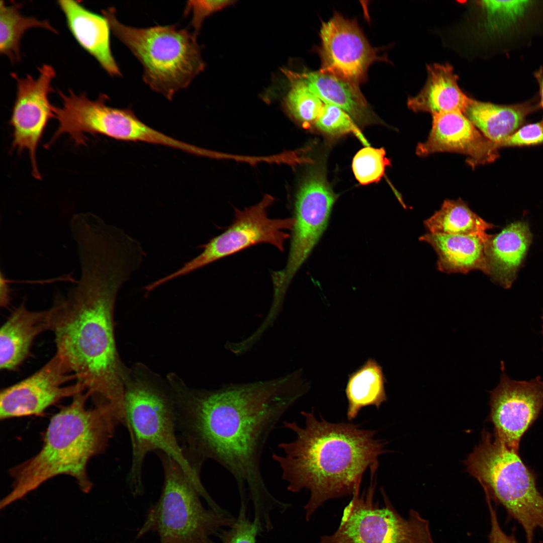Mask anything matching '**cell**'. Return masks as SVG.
<instances>
[{
    "mask_svg": "<svg viewBox=\"0 0 543 543\" xmlns=\"http://www.w3.org/2000/svg\"><path fill=\"white\" fill-rule=\"evenodd\" d=\"M309 389L297 370L267 380L178 392L176 433L187 459L200 474L208 460L220 465L234 479L240 499L252 502L254 516H268L282 501L266 484L262 453L279 422Z\"/></svg>",
    "mask_w": 543,
    "mask_h": 543,
    "instance_id": "cell-1",
    "label": "cell"
},
{
    "mask_svg": "<svg viewBox=\"0 0 543 543\" xmlns=\"http://www.w3.org/2000/svg\"><path fill=\"white\" fill-rule=\"evenodd\" d=\"M76 286L57 294L51 330L56 352L94 403L124 412V375L115 342L114 311L118 292L130 275L121 264L95 258L80 264Z\"/></svg>",
    "mask_w": 543,
    "mask_h": 543,
    "instance_id": "cell-2",
    "label": "cell"
},
{
    "mask_svg": "<svg viewBox=\"0 0 543 543\" xmlns=\"http://www.w3.org/2000/svg\"><path fill=\"white\" fill-rule=\"evenodd\" d=\"M304 426L283 421L284 428L295 434L291 441L278 444L282 455L272 454L281 469L288 491L310 492L304 506L309 520L328 500L353 495L363 475L378 469V458L386 452V442L376 439V431L360 429L349 423H331L313 411H302Z\"/></svg>",
    "mask_w": 543,
    "mask_h": 543,
    "instance_id": "cell-3",
    "label": "cell"
},
{
    "mask_svg": "<svg viewBox=\"0 0 543 543\" xmlns=\"http://www.w3.org/2000/svg\"><path fill=\"white\" fill-rule=\"evenodd\" d=\"M89 397L86 391L76 394L51 417L40 450L11 470L12 489L2 499L1 509L58 475L73 477L84 493L91 490L87 464L106 449L119 423L108 405L87 408Z\"/></svg>",
    "mask_w": 543,
    "mask_h": 543,
    "instance_id": "cell-4",
    "label": "cell"
},
{
    "mask_svg": "<svg viewBox=\"0 0 543 543\" xmlns=\"http://www.w3.org/2000/svg\"><path fill=\"white\" fill-rule=\"evenodd\" d=\"M111 30L142 64L143 80L171 100L205 67L197 36L176 25L136 28L120 22L114 8L102 11Z\"/></svg>",
    "mask_w": 543,
    "mask_h": 543,
    "instance_id": "cell-5",
    "label": "cell"
},
{
    "mask_svg": "<svg viewBox=\"0 0 543 543\" xmlns=\"http://www.w3.org/2000/svg\"><path fill=\"white\" fill-rule=\"evenodd\" d=\"M465 464L482 486L486 499L502 505L521 525L527 543H532L535 529H543V495L518 452L484 430L481 443Z\"/></svg>",
    "mask_w": 543,
    "mask_h": 543,
    "instance_id": "cell-6",
    "label": "cell"
},
{
    "mask_svg": "<svg viewBox=\"0 0 543 543\" xmlns=\"http://www.w3.org/2000/svg\"><path fill=\"white\" fill-rule=\"evenodd\" d=\"M158 455L163 468V485L138 538L153 531L158 533L160 543H209L211 536L234 523L236 518L228 511L205 508L200 493L178 464L163 452Z\"/></svg>",
    "mask_w": 543,
    "mask_h": 543,
    "instance_id": "cell-7",
    "label": "cell"
},
{
    "mask_svg": "<svg viewBox=\"0 0 543 543\" xmlns=\"http://www.w3.org/2000/svg\"><path fill=\"white\" fill-rule=\"evenodd\" d=\"M125 423L131 439L132 462L128 482L133 495L143 491L142 465L148 452H161L181 467L199 492L207 491L187 459L178 441L174 404L162 393L141 382L129 385L125 391Z\"/></svg>",
    "mask_w": 543,
    "mask_h": 543,
    "instance_id": "cell-8",
    "label": "cell"
},
{
    "mask_svg": "<svg viewBox=\"0 0 543 543\" xmlns=\"http://www.w3.org/2000/svg\"><path fill=\"white\" fill-rule=\"evenodd\" d=\"M375 472L371 471V484L365 494L359 496L360 487L355 490L337 529L322 536L319 543H434L428 520L417 511L411 509L408 518H403L382 489L384 506L374 503Z\"/></svg>",
    "mask_w": 543,
    "mask_h": 543,
    "instance_id": "cell-9",
    "label": "cell"
},
{
    "mask_svg": "<svg viewBox=\"0 0 543 543\" xmlns=\"http://www.w3.org/2000/svg\"><path fill=\"white\" fill-rule=\"evenodd\" d=\"M274 198L265 195L257 204L243 210L236 209L232 223L222 233L199 246L202 251L178 269L156 281L161 286L186 276L220 259L259 243H268L281 251L290 237L294 218H270L267 209Z\"/></svg>",
    "mask_w": 543,
    "mask_h": 543,
    "instance_id": "cell-10",
    "label": "cell"
},
{
    "mask_svg": "<svg viewBox=\"0 0 543 543\" xmlns=\"http://www.w3.org/2000/svg\"><path fill=\"white\" fill-rule=\"evenodd\" d=\"M336 196L319 174L308 177L296 197L294 224L285 267L272 274L273 297L285 300L295 275L307 259L328 224Z\"/></svg>",
    "mask_w": 543,
    "mask_h": 543,
    "instance_id": "cell-11",
    "label": "cell"
},
{
    "mask_svg": "<svg viewBox=\"0 0 543 543\" xmlns=\"http://www.w3.org/2000/svg\"><path fill=\"white\" fill-rule=\"evenodd\" d=\"M109 97L101 94L93 100L86 94L78 97L69 111L70 131L82 140L85 134L102 135L123 141L144 142L162 145L186 152L204 156L205 150L180 141L159 132L140 120L129 108L119 109L107 105Z\"/></svg>",
    "mask_w": 543,
    "mask_h": 543,
    "instance_id": "cell-12",
    "label": "cell"
},
{
    "mask_svg": "<svg viewBox=\"0 0 543 543\" xmlns=\"http://www.w3.org/2000/svg\"><path fill=\"white\" fill-rule=\"evenodd\" d=\"M39 75L29 74L20 77L15 73L12 76L16 81V96L9 124L13 128L11 150L21 153L28 151L34 178H42L37 162V149L49 120L54 118L53 107L49 99L53 91L52 80L55 76L54 68L43 64L38 68Z\"/></svg>",
    "mask_w": 543,
    "mask_h": 543,
    "instance_id": "cell-13",
    "label": "cell"
},
{
    "mask_svg": "<svg viewBox=\"0 0 543 543\" xmlns=\"http://www.w3.org/2000/svg\"><path fill=\"white\" fill-rule=\"evenodd\" d=\"M75 375L56 352L44 366L35 373L0 393V418L7 419L42 414L61 400L85 391Z\"/></svg>",
    "mask_w": 543,
    "mask_h": 543,
    "instance_id": "cell-14",
    "label": "cell"
},
{
    "mask_svg": "<svg viewBox=\"0 0 543 543\" xmlns=\"http://www.w3.org/2000/svg\"><path fill=\"white\" fill-rule=\"evenodd\" d=\"M321 72L357 85L366 80L372 64L384 59L372 47L357 24L337 13L320 31Z\"/></svg>",
    "mask_w": 543,
    "mask_h": 543,
    "instance_id": "cell-15",
    "label": "cell"
},
{
    "mask_svg": "<svg viewBox=\"0 0 543 543\" xmlns=\"http://www.w3.org/2000/svg\"><path fill=\"white\" fill-rule=\"evenodd\" d=\"M502 373L497 386L490 392V419L494 436L518 452L522 436L543 408V380L516 381Z\"/></svg>",
    "mask_w": 543,
    "mask_h": 543,
    "instance_id": "cell-16",
    "label": "cell"
},
{
    "mask_svg": "<svg viewBox=\"0 0 543 543\" xmlns=\"http://www.w3.org/2000/svg\"><path fill=\"white\" fill-rule=\"evenodd\" d=\"M426 140L418 144L416 154L424 157L437 152L464 154L475 167L491 163L499 156L496 145L488 139L462 112L435 114Z\"/></svg>",
    "mask_w": 543,
    "mask_h": 543,
    "instance_id": "cell-17",
    "label": "cell"
},
{
    "mask_svg": "<svg viewBox=\"0 0 543 543\" xmlns=\"http://www.w3.org/2000/svg\"><path fill=\"white\" fill-rule=\"evenodd\" d=\"M53 309L28 310L23 301L12 310L0 330V368L16 371L28 358L35 338L51 330Z\"/></svg>",
    "mask_w": 543,
    "mask_h": 543,
    "instance_id": "cell-18",
    "label": "cell"
},
{
    "mask_svg": "<svg viewBox=\"0 0 543 543\" xmlns=\"http://www.w3.org/2000/svg\"><path fill=\"white\" fill-rule=\"evenodd\" d=\"M68 28L80 46L93 56L112 76L121 75L112 54L107 19L86 9L77 1L60 0Z\"/></svg>",
    "mask_w": 543,
    "mask_h": 543,
    "instance_id": "cell-19",
    "label": "cell"
},
{
    "mask_svg": "<svg viewBox=\"0 0 543 543\" xmlns=\"http://www.w3.org/2000/svg\"><path fill=\"white\" fill-rule=\"evenodd\" d=\"M491 235H450L427 233L419 237L437 255V267L447 274H467L479 270L489 275L487 244Z\"/></svg>",
    "mask_w": 543,
    "mask_h": 543,
    "instance_id": "cell-20",
    "label": "cell"
},
{
    "mask_svg": "<svg viewBox=\"0 0 543 543\" xmlns=\"http://www.w3.org/2000/svg\"><path fill=\"white\" fill-rule=\"evenodd\" d=\"M532 235L525 221L510 223L499 233L491 235L486 248L489 274L505 289L515 281L532 242Z\"/></svg>",
    "mask_w": 543,
    "mask_h": 543,
    "instance_id": "cell-21",
    "label": "cell"
},
{
    "mask_svg": "<svg viewBox=\"0 0 543 543\" xmlns=\"http://www.w3.org/2000/svg\"><path fill=\"white\" fill-rule=\"evenodd\" d=\"M538 109L537 96L511 105H498L472 99L464 114L499 149L501 143L524 125L527 117Z\"/></svg>",
    "mask_w": 543,
    "mask_h": 543,
    "instance_id": "cell-22",
    "label": "cell"
},
{
    "mask_svg": "<svg viewBox=\"0 0 543 543\" xmlns=\"http://www.w3.org/2000/svg\"><path fill=\"white\" fill-rule=\"evenodd\" d=\"M426 83L415 96L407 101L414 112L430 113L432 116L444 112L459 111L464 114L472 99L461 89L458 76L451 65L433 64L427 65Z\"/></svg>",
    "mask_w": 543,
    "mask_h": 543,
    "instance_id": "cell-23",
    "label": "cell"
},
{
    "mask_svg": "<svg viewBox=\"0 0 543 543\" xmlns=\"http://www.w3.org/2000/svg\"><path fill=\"white\" fill-rule=\"evenodd\" d=\"M299 75L310 90L325 104L340 108L360 125L375 122L376 117L358 85L319 71Z\"/></svg>",
    "mask_w": 543,
    "mask_h": 543,
    "instance_id": "cell-24",
    "label": "cell"
},
{
    "mask_svg": "<svg viewBox=\"0 0 543 543\" xmlns=\"http://www.w3.org/2000/svg\"><path fill=\"white\" fill-rule=\"evenodd\" d=\"M386 382L383 368L372 358L348 375L345 391L349 420L354 419L363 408L373 405L378 409L387 401Z\"/></svg>",
    "mask_w": 543,
    "mask_h": 543,
    "instance_id": "cell-25",
    "label": "cell"
},
{
    "mask_svg": "<svg viewBox=\"0 0 543 543\" xmlns=\"http://www.w3.org/2000/svg\"><path fill=\"white\" fill-rule=\"evenodd\" d=\"M424 224L429 233L450 235L483 234L494 227L461 199L445 200L439 210L425 220Z\"/></svg>",
    "mask_w": 543,
    "mask_h": 543,
    "instance_id": "cell-26",
    "label": "cell"
},
{
    "mask_svg": "<svg viewBox=\"0 0 543 543\" xmlns=\"http://www.w3.org/2000/svg\"><path fill=\"white\" fill-rule=\"evenodd\" d=\"M21 6L17 3L7 5L3 1L0 4V52L13 63L21 60V41L28 30L41 28L57 33L48 21L23 15Z\"/></svg>",
    "mask_w": 543,
    "mask_h": 543,
    "instance_id": "cell-27",
    "label": "cell"
},
{
    "mask_svg": "<svg viewBox=\"0 0 543 543\" xmlns=\"http://www.w3.org/2000/svg\"><path fill=\"white\" fill-rule=\"evenodd\" d=\"M532 1H482L485 25L491 34L512 33L537 5Z\"/></svg>",
    "mask_w": 543,
    "mask_h": 543,
    "instance_id": "cell-28",
    "label": "cell"
},
{
    "mask_svg": "<svg viewBox=\"0 0 543 543\" xmlns=\"http://www.w3.org/2000/svg\"><path fill=\"white\" fill-rule=\"evenodd\" d=\"M291 86L285 98L290 114L305 127L316 122L324 105L309 89L299 74L290 75Z\"/></svg>",
    "mask_w": 543,
    "mask_h": 543,
    "instance_id": "cell-29",
    "label": "cell"
},
{
    "mask_svg": "<svg viewBox=\"0 0 543 543\" xmlns=\"http://www.w3.org/2000/svg\"><path fill=\"white\" fill-rule=\"evenodd\" d=\"M383 148L366 146L358 151L353 157L352 167L356 179L361 185H368L380 180L390 160L385 156Z\"/></svg>",
    "mask_w": 543,
    "mask_h": 543,
    "instance_id": "cell-30",
    "label": "cell"
},
{
    "mask_svg": "<svg viewBox=\"0 0 543 543\" xmlns=\"http://www.w3.org/2000/svg\"><path fill=\"white\" fill-rule=\"evenodd\" d=\"M315 124L321 131L331 135L352 132L364 145L369 146V144L356 126L353 119L336 106L324 104Z\"/></svg>",
    "mask_w": 543,
    "mask_h": 543,
    "instance_id": "cell-31",
    "label": "cell"
},
{
    "mask_svg": "<svg viewBox=\"0 0 543 543\" xmlns=\"http://www.w3.org/2000/svg\"><path fill=\"white\" fill-rule=\"evenodd\" d=\"M246 508V504L240 503L239 512L234 523L219 532L217 535L219 542L211 540L209 543H256V537L263 530L255 521L248 519Z\"/></svg>",
    "mask_w": 543,
    "mask_h": 543,
    "instance_id": "cell-32",
    "label": "cell"
},
{
    "mask_svg": "<svg viewBox=\"0 0 543 543\" xmlns=\"http://www.w3.org/2000/svg\"><path fill=\"white\" fill-rule=\"evenodd\" d=\"M233 0H204L188 2L185 14H192L191 24L194 33L198 35L204 20L214 13L234 4Z\"/></svg>",
    "mask_w": 543,
    "mask_h": 543,
    "instance_id": "cell-33",
    "label": "cell"
},
{
    "mask_svg": "<svg viewBox=\"0 0 543 543\" xmlns=\"http://www.w3.org/2000/svg\"><path fill=\"white\" fill-rule=\"evenodd\" d=\"M543 144V119L538 122L524 124L500 144V148L521 147Z\"/></svg>",
    "mask_w": 543,
    "mask_h": 543,
    "instance_id": "cell-34",
    "label": "cell"
},
{
    "mask_svg": "<svg viewBox=\"0 0 543 543\" xmlns=\"http://www.w3.org/2000/svg\"><path fill=\"white\" fill-rule=\"evenodd\" d=\"M487 501L490 517L491 527L488 535L489 543H518L514 534L508 535L503 531L491 501Z\"/></svg>",
    "mask_w": 543,
    "mask_h": 543,
    "instance_id": "cell-35",
    "label": "cell"
},
{
    "mask_svg": "<svg viewBox=\"0 0 543 543\" xmlns=\"http://www.w3.org/2000/svg\"><path fill=\"white\" fill-rule=\"evenodd\" d=\"M11 289L8 285V282L2 273H1V292L0 304L1 307H7L10 302Z\"/></svg>",
    "mask_w": 543,
    "mask_h": 543,
    "instance_id": "cell-36",
    "label": "cell"
},
{
    "mask_svg": "<svg viewBox=\"0 0 543 543\" xmlns=\"http://www.w3.org/2000/svg\"><path fill=\"white\" fill-rule=\"evenodd\" d=\"M534 76L536 79L539 86L538 91V105L539 109L543 111V68L540 67L534 73Z\"/></svg>",
    "mask_w": 543,
    "mask_h": 543,
    "instance_id": "cell-37",
    "label": "cell"
},
{
    "mask_svg": "<svg viewBox=\"0 0 543 543\" xmlns=\"http://www.w3.org/2000/svg\"><path fill=\"white\" fill-rule=\"evenodd\" d=\"M541 320H542V334H543V314H542V316H541Z\"/></svg>",
    "mask_w": 543,
    "mask_h": 543,
    "instance_id": "cell-38",
    "label": "cell"
}]
</instances>
